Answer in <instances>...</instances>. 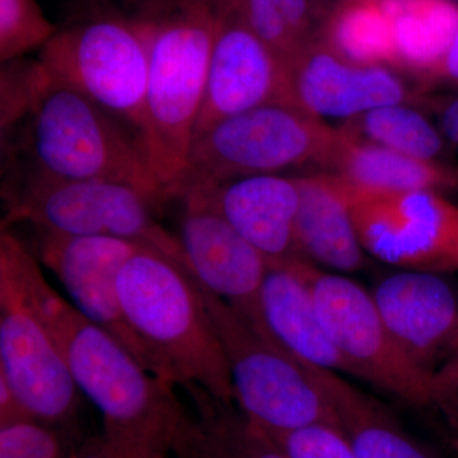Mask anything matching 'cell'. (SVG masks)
Here are the masks:
<instances>
[{
  "label": "cell",
  "mask_w": 458,
  "mask_h": 458,
  "mask_svg": "<svg viewBox=\"0 0 458 458\" xmlns=\"http://www.w3.org/2000/svg\"><path fill=\"white\" fill-rule=\"evenodd\" d=\"M434 77H442L450 80L452 82L458 83V31L452 42L447 55L443 60L441 68L438 69Z\"/></svg>",
  "instance_id": "e575fe53"
},
{
  "label": "cell",
  "mask_w": 458,
  "mask_h": 458,
  "mask_svg": "<svg viewBox=\"0 0 458 458\" xmlns=\"http://www.w3.org/2000/svg\"><path fill=\"white\" fill-rule=\"evenodd\" d=\"M340 128L360 140L423 161L438 162L445 147L442 132L423 114L405 104L377 107Z\"/></svg>",
  "instance_id": "484cf974"
},
{
  "label": "cell",
  "mask_w": 458,
  "mask_h": 458,
  "mask_svg": "<svg viewBox=\"0 0 458 458\" xmlns=\"http://www.w3.org/2000/svg\"><path fill=\"white\" fill-rule=\"evenodd\" d=\"M269 433L289 458H358L337 424L318 423Z\"/></svg>",
  "instance_id": "f1b7e54d"
},
{
  "label": "cell",
  "mask_w": 458,
  "mask_h": 458,
  "mask_svg": "<svg viewBox=\"0 0 458 458\" xmlns=\"http://www.w3.org/2000/svg\"><path fill=\"white\" fill-rule=\"evenodd\" d=\"M38 60L122 123L146 155L148 49L137 18L111 12L80 18L59 29Z\"/></svg>",
  "instance_id": "52a82bcc"
},
{
  "label": "cell",
  "mask_w": 458,
  "mask_h": 458,
  "mask_svg": "<svg viewBox=\"0 0 458 458\" xmlns=\"http://www.w3.org/2000/svg\"><path fill=\"white\" fill-rule=\"evenodd\" d=\"M198 411L201 441L216 458H289L276 439L237 408L199 387L185 388Z\"/></svg>",
  "instance_id": "cb8c5ba5"
},
{
  "label": "cell",
  "mask_w": 458,
  "mask_h": 458,
  "mask_svg": "<svg viewBox=\"0 0 458 458\" xmlns=\"http://www.w3.org/2000/svg\"><path fill=\"white\" fill-rule=\"evenodd\" d=\"M0 267L49 330L81 393L99 410L104 437L141 458H170L191 420L174 385L141 366L106 330L47 283L30 246L0 229Z\"/></svg>",
  "instance_id": "6da1fadb"
},
{
  "label": "cell",
  "mask_w": 458,
  "mask_h": 458,
  "mask_svg": "<svg viewBox=\"0 0 458 458\" xmlns=\"http://www.w3.org/2000/svg\"><path fill=\"white\" fill-rule=\"evenodd\" d=\"M78 434L25 419L0 427V458H74Z\"/></svg>",
  "instance_id": "83f0119b"
},
{
  "label": "cell",
  "mask_w": 458,
  "mask_h": 458,
  "mask_svg": "<svg viewBox=\"0 0 458 458\" xmlns=\"http://www.w3.org/2000/svg\"><path fill=\"white\" fill-rule=\"evenodd\" d=\"M343 185L364 251L408 270H458V208L439 192L381 194Z\"/></svg>",
  "instance_id": "30bf717a"
},
{
  "label": "cell",
  "mask_w": 458,
  "mask_h": 458,
  "mask_svg": "<svg viewBox=\"0 0 458 458\" xmlns=\"http://www.w3.org/2000/svg\"><path fill=\"white\" fill-rule=\"evenodd\" d=\"M300 207L295 241L304 258L339 271L352 273L366 265L342 181L327 172L295 177Z\"/></svg>",
  "instance_id": "d6986e66"
},
{
  "label": "cell",
  "mask_w": 458,
  "mask_h": 458,
  "mask_svg": "<svg viewBox=\"0 0 458 458\" xmlns=\"http://www.w3.org/2000/svg\"><path fill=\"white\" fill-rule=\"evenodd\" d=\"M117 292L152 373L183 390L199 387L234 403L221 342L185 264L143 246L123 264Z\"/></svg>",
  "instance_id": "7a4b0ae2"
},
{
  "label": "cell",
  "mask_w": 458,
  "mask_h": 458,
  "mask_svg": "<svg viewBox=\"0 0 458 458\" xmlns=\"http://www.w3.org/2000/svg\"><path fill=\"white\" fill-rule=\"evenodd\" d=\"M31 418L17 394H14L7 378L0 375V427Z\"/></svg>",
  "instance_id": "4dcf8cb0"
},
{
  "label": "cell",
  "mask_w": 458,
  "mask_h": 458,
  "mask_svg": "<svg viewBox=\"0 0 458 458\" xmlns=\"http://www.w3.org/2000/svg\"><path fill=\"white\" fill-rule=\"evenodd\" d=\"M303 366L327 394L358 458H439L381 401L349 384L339 373Z\"/></svg>",
  "instance_id": "44dd1931"
},
{
  "label": "cell",
  "mask_w": 458,
  "mask_h": 458,
  "mask_svg": "<svg viewBox=\"0 0 458 458\" xmlns=\"http://www.w3.org/2000/svg\"><path fill=\"white\" fill-rule=\"evenodd\" d=\"M285 74L286 102L322 120L348 122L409 98L405 83L387 66L352 64L319 38L286 63Z\"/></svg>",
  "instance_id": "9a60e30c"
},
{
  "label": "cell",
  "mask_w": 458,
  "mask_h": 458,
  "mask_svg": "<svg viewBox=\"0 0 458 458\" xmlns=\"http://www.w3.org/2000/svg\"><path fill=\"white\" fill-rule=\"evenodd\" d=\"M197 283L227 360L237 408L267 432L339 426L327 394L303 364Z\"/></svg>",
  "instance_id": "ba28073f"
},
{
  "label": "cell",
  "mask_w": 458,
  "mask_h": 458,
  "mask_svg": "<svg viewBox=\"0 0 458 458\" xmlns=\"http://www.w3.org/2000/svg\"><path fill=\"white\" fill-rule=\"evenodd\" d=\"M191 191L203 194L269 267L306 259L295 241L300 207L295 177L256 174Z\"/></svg>",
  "instance_id": "e0dca14e"
},
{
  "label": "cell",
  "mask_w": 458,
  "mask_h": 458,
  "mask_svg": "<svg viewBox=\"0 0 458 458\" xmlns=\"http://www.w3.org/2000/svg\"><path fill=\"white\" fill-rule=\"evenodd\" d=\"M174 458H212L198 436L197 420H192L172 452Z\"/></svg>",
  "instance_id": "d6a6232c"
},
{
  "label": "cell",
  "mask_w": 458,
  "mask_h": 458,
  "mask_svg": "<svg viewBox=\"0 0 458 458\" xmlns=\"http://www.w3.org/2000/svg\"><path fill=\"white\" fill-rule=\"evenodd\" d=\"M247 23L279 59H292L318 40L325 18L318 0H237Z\"/></svg>",
  "instance_id": "d4e9b609"
},
{
  "label": "cell",
  "mask_w": 458,
  "mask_h": 458,
  "mask_svg": "<svg viewBox=\"0 0 458 458\" xmlns=\"http://www.w3.org/2000/svg\"><path fill=\"white\" fill-rule=\"evenodd\" d=\"M439 126L443 137L458 146V96L442 107Z\"/></svg>",
  "instance_id": "836d02e7"
},
{
  "label": "cell",
  "mask_w": 458,
  "mask_h": 458,
  "mask_svg": "<svg viewBox=\"0 0 458 458\" xmlns=\"http://www.w3.org/2000/svg\"><path fill=\"white\" fill-rule=\"evenodd\" d=\"M337 137L339 129L283 102L227 117L192 140L168 203L183 192L242 177L307 167L324 172Z\"/></svg>",
  "instance_id": "8992f818"
},
{
  "label": "cell",
  "mask_w": 458,
  "mask_h": 458,
  "mask_svg": "<svg viewBox=\"0 0 458 458\" xmlns=\"http://www.w3.org/2000/svg\"><path fill=\"white\" fill-rule=\"evenodd\" d=\"M172 203L180 204L179 232L174 236L183 264L205 289L233 307L264 335L260 294L269 269L264 256L200 192H185Z\"/></svg>",
  "instance_id": "7c38bea8"
},
{
  "label": "cell",
  "mask_w": 458,
  "mask_h": 458,
  "mask_svg": "<svg viewBox=\"0 0 458 458\" xmlns=\"http://www.w3.org/2000/svg\"><path fill=\"white\" fill-rule=\"evenodd\" d=\"M319 40L357 65L396 66L393 30L381 0H344L327 12Z\"/></svg>",
  "instance_id": "603a6c76"
},
{
  "label": "cell",
  "mask_w": 458,
  "mask_h": 458,
  "mask_svg": "<svg viewBox=\"0 0 458 458\" xmlns=\"http://www.w3.org/2000/svg\"><path fill=\"white\" fill-rule=\"evenodd\" d=\"M0 375L33 419L77 433L82 393L49 330L17 280L2 267Z\"/></svg>",
  "instance_id": "8fae6325"
},
{
  "label": "cell",
  "mask_w": 458,
  "mask_h": 458,
  "mask_svg": "<svg viewBox=\"0 0 458 458\" xmlns=\"http://www.w3.org/2000/svg\"><path fill=\"white\" fill-rule=\"evenodd\" d=\"M337 129L339 137L324 172L348 188L396 194L423 190L438 192L458 185V172L441 162L403 155Z\"/></svg>",
  "instance_id": "ffe728a7"
},
{
  "label": "cell",
  "mask_w": 458,
  "mask_h": 458,
  "mask_svg": "<svg viewBox=\"0 0 458 458\" xmlns=\"http://www.w3.org/2000/svg\"><path fill=\"white\" fill-rule=\"evenodd\" d=\"M59 29L47 20L38 0H0V63L41 50Z\"/></svg>",
  "instance_id": "4316f807"
},
{
  "label": "cell",
  "mask_w": 458,
  "mask_h": 458,
  "mask_svg": "<svg viewBox=\"0 0 458 458\" xmlns=\"http://www.w3.org/2000/svg\"><path fill=\"white\" fill-rule=\"evenodd\" d=\"M315 300L322 325L354 376L415 409H432L433 373L410 360L382 321L372 294L309 259L292 262Z\"/></svg>",
  "instance_id": "9c48e42d"
},
{
  "label": "cell",
  "mask_w": 458,
  "mask_h": 458,
  "mask_svg": "<svg viewBox=\"0 0 458 458\" xmlns=\"http://www.w3.org/2000/svg\"><path fill=\"white\" fill-rule=\"evenodd\" d=\"M276 102L288 104L284 63L250 27L237 0H218L212 57L192 140L227 117Z\"/></svg>",
  "instance_id": "4fadbf2b"
},
{
  "label": "cell",
  "mask_w": 458,
  "mask_h": 458,
  "mask_svg": "<svg viewBox=\"0 0 458 458\" xmlns=\"http://www.w3.org/2000/svg\"><path fill=\"white\" fill-rule=\"evenodd\" d=\"M74 458H141L131 452L117 447L105 438L104 434L99 437L86 439L81 442L75 452Z\"/></svg>",
  "instance_id": "1f68e13d"
},
{
  "label": "cell",
  "mask_w": 458,
  "mask_h": 458,
  "mask_svg": "<svg viewBox=\"0 0 458 458\" xmlns=\"http://www.w3.org/2000/svg\"><path fill=\"white\" fill-rule=\"evenodd\" d=\"M372 298L394 342L434 373L458 337V301L450 284L429 271H403L382 279Z\"/></svg>",
  "instance_id": "2e32d148"
},
{
  "label": "cell",
  "mask_w": 458,
  "mask_h": 458,
  "mask_svg": "<svg viewBox=\"0 0 458 458\" xmlns=\"http://www.w3.org/2000/svg\"><path fill=\"white\" fill-rule=\"evenodd\" d=\"M204 447H205V450H207V451H208V454H210V457H212V458H216V456H214V454H212V452H210L209 450H208L207 445H204Z\"/></svg>",
  "instance_id": "d590c367"
},
{
  "label": "cell",
  "mask_w": 458,
  "mask_h": 458,
  "mask_svg": "<svg viewBox=\"0 0 458 458\" xmlns=\"http://www.w3.org/2000/svg\"><path fill=\"white\" fill-rule=\"evenodd\" d=\"M432 409L438 411L458 447V337L433 373Z\"/></svg>",
  "instance_id": "f546056e"
},
{
  "label": "cell",
  "mask_w": 458,
  "mask_h": 458,
  "mask_svg": "<svg viewBox=\"0 0 458 458\" xmlns=\"http://www.w3.org/2000/svg\"><path fill=\"white\" fill-rule=\"evenodd\" d=\"M344 2V0H336V3Z\"/></svg>",
  "instance_id": "8d00e7d4"
},
{
  "label": "cell",
  "mask_w": 458,
  "mask_h": 458,
  "mask_svg": "<svg viewBox=\"0 0 458 458\" xmlns=\"http://www.w3.org/2000/svg\"><path fill=\"white\" fill-rule=\"evenodd\" d=\"M2 150L4 165L54 179L122 181L167 203L131 132L44 65L25 117L2 135Z\"/></svg>",
  "instance_id": "3957f363"
},
{
  "label": "cell",
  "mask_w": 458,
  "mask_h": 458,
  "mask_svg": "<svg viewBox=\"0 0 458 458\" xmlns=\"http://www.w3.org/2000/svg\"><path fill=\"white\" fill-rule=\"evenodd\" d=\"M218 0H144L135 14L148 49L146 156L165 200L188 158L203 102Z\"/></svg>",
  "instance_id": "277c9868"
},
{
  "label": "cell",
  "mask_w": 458,
  "mask_h": 458,
  "mask_svg": "<svg viewBox=\"0 0 458 458\" xmlns=\"http://www.w3.org/2000/svg\"><path fill=\"white\" fill-rule=\"evenodd\" d=\"M390 18L396 66L434 78L458 31L454 0H381Z\"/></svg>",
  "instance_id": "7402d4cb"
},
{
  "label": "cell",
  "mask_w": 458,
  "mask_h": 458,
  "mask_svg": "<svg viewBox=\"0 0 458 458\" xmlns=\"http://www.w3.org/2000/svg\"><path fill=\"white\" fill-rule=\"evenodd\" d=\"M32 242L30 249L41 265L55 274L75 309L150 370L146 352L123 318L117 292L123 264L143 245L122 238L68 236L44 229H35Z\"/></svg>",
  "instance_id": "5bb4252c"
},
{
  "label": "cell",
  "mask_w": 458,
  "mask_h": 458,
  "mask_svg": "<svg viewBox=\"0 0 458 458\" xmlns=\"http://www.w3.org/2000/svg\"><path fill=\"white\" fill-rule=\"evenodd\" d=\"M4 174L2 227L29 223L68 236L122 238L183 264L179 241L159 222L167 203L158 195L122 181L54 179L13 165Z\"/></svg>",
  "instance_id": "5b68a950"
},
{
  "label": "cell",
  "mask_w": 458,
  "mask_h": 458,
  "mask_svg": "<svg viewBox=\"0 0 458 458\" xmlns=\"http://www.w3.org/2000/svg\"><path fill=\"white\" fill-rule=\"evenodd\" d=\"M260 312L264 335L294 360L354 376L351 364L328 337L310 286L291 264L267 269Z\"/></svg>",
  "instance_id": "ac0fdd59"
}]
</instances>
